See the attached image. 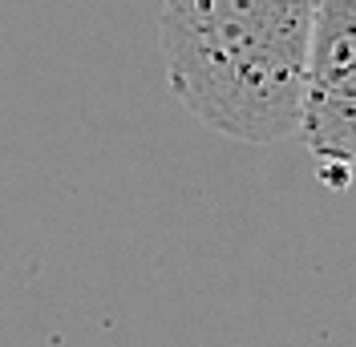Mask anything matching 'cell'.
<instances>
[{"label": "cell", "instance_id": "cell-1", "mask_svg": "<svg viewBox=\"0 0 356 347\" xmlns=\"http://www.w3.org/2000/svg\"><path fill=\"white\" fill-rule=\"evenodd\" d=\"M320 0H162L166 85L219 137L271 146L300 130V89Z\"/></svg>", "mask_w": 356, "mask_h": 347}, {"label": "cell", "instance_id": "cell-2", "mask_svg": "<svg viewBox=\"0 0 356 347\" xmlns=\"http://www.w3.org/2000/svg\"><path fill=\"white\" fill-rule=\"evenodd\" d=\"M296 137L320 162V178L344 186L356 170V0L316 8Z\"/></svg>", "mask_w": 356, "mask_h": 347}]
</instances>
